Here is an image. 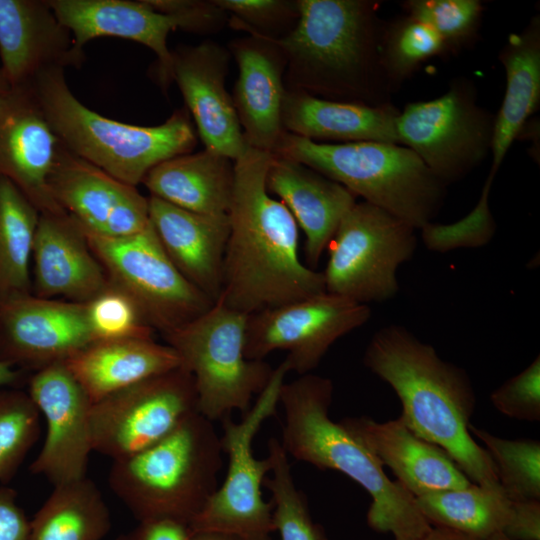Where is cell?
<instances>
[{"label": "cell", "mask_w": 540, "mask_h": 540, "mask_svg": "<svg viewBox=\"0 0 540 540\" xmlns=\"http://www.w3.org/2000/svg\"><path fill=\"white\" fill-rule=\"evenodd\" d=\"M273 157L248 146L234 161L230 232L217 301L246 315L325 292L323 273L300 260L295 219L267 190Z\"/></svg>", "instance_id": "obj_1"}, {"label": "cell", "mask_w": 540, "mask_h": 540, "mask_svg": "<svg viewBox=\"0 0 540 540\" xmlns=\"http://www.w3.org/2000/svg\"><path fill=\"white\" fill-rule=\"evenodd\" d=\"M363 362L395 391L399 418L417 436L444 449L472 483L502 489L490 455L469 431L476 396L463 368L396 324L375 332Z\"/></svg>", "instance_id": "obj_2"}, {"label": "cell", "mask_w": 540, "mask_h": 540, "mask_svg": "<svg viewBox=\"0 0 540 540\" xmlns=\"http://www.w3.org/2000/svg\"><path fill=\"white\" fill-rule=\"evenodd\" d=\"M299 19L278 41L285 86L334 101L392 104L380 45L385 21L372 0H298Z\"/></svg>", "instance_id": "obj_3"}, {"label": "cell", "mask_w": 540, "mask_h": 540, "mask_svg": "<svg viewBox=\"0 0 540 540\" xmlns=\"http://www.w3.org/2000/svg\"><path fill=\"white\" fill-rule=\"evenodd\" d=\"M333 390L329 378L311 373L283 383L279 404L284 451L317 468L341 472L363 487L372 498L366 516L372 530L391 533L395 540H422L432 526L415 497L392 481L380 461L340 422L331 420Z\"/></svg>", "instance_id": "obj_4"}, {"label": "cell", "mask_w": 540, "mask_h": 540, "mask_svg": "<svg viewBox=\"0 0 540 540\" xmlns=\"http://www.w3.org/2000/svg\"><path fill=\"white\" fill-rule=\"evenodd\" d=\"M223 454L213 421L196 412L155 444L114 460L108 483L138 522L190 525L219 487Z\"/></svg>", "instance_id": "obj_5"}, {"label": "cell", "mask_w": 540, "mask_h": 540, "mask_svg": "<svg viewBox=\"0 0 540 540\" xmlns=\"http://www.w3.org/2000/svg\"><path fill=\"white\" fill-rule=\"evenodd\" d=\"M29 88L66 149L128 185L136 187L153 167L191 153L197 144L185 106L160 125L139 126L83 105L70 90L64 69L41 73Z\"/></svg>", "instance_id": "obj_6"}, {"label": "cell", "mask_w": 540, "mask_h": 540, "mask_svg": "<svg viewBox=\"0 0 540 540\" xmlns=\"http://www.w3.org/2000/svg\"><path fill=\"white\" fill-rule=\"evenodd\" d=\"M273 154L320 172L416 229L432 221L446 196L447 186L401 144L320 143L285 132Z\"/></svg>", "instance_id": "obj_7"}, {"label": "cell", "mask_w": 540, "mask_h": 540, "mask_svg": "<svg viewBox=\"0 0 540 540\" xmlns=\"http://www.w3.org/2000/svg\"><path fill=\"white\" fill-rule=\"evenodd\" d=\"M247 319L216 301L201 316L163 335L194 379L199 413L211 421L233 411L246 413L272 376L268 363L245 356Z\"/></svg>", "instance_id": "obj_8"}, {"label": "cell", "mask_w": 540, "mask_h": 540, "mask_svg": "<svg viewBox=\"0 0 540 540\" xmlns=\"http://www.w3.org/2000/svg\"><path fill=\"white\" fill-rule=\"evenodd\" d=\"M283 360L250 409L240 421L223 418L220 442L228 458L225 479L204 509L189 525L191 531H213L232 534L243 540H272L275 532L273 502L262 495L265 477L272 461L254 456L252 444L265 420L275 415L280 390L289 373Z\"/></svg>", "instance_id": "obj_9"}, {"label": "cell", "mask_w": 540, "mask_h": 540, "mask_svg": "<svg viewBox=\"0 0 540 540\" xmlns=\"http://www.w3.org/2000/svg\"><path fill=\"white\" fill-rule=\"evenodd\" d=\"M416 228L368 202H356L327 248L325 291L360 304L393 298L398 267L417 247Z\"/></svg>", "instance_id": "obj_10"}, {"label": "cell", "mask_w": 540, "mask_h": 540, "mask_svg": "<svg viewBox=\"0 0 540 540\" xmlns=\"http://www.w3.org/2000/svg\"><path fill=\"white\" fill-rule=\"evenodd\" d=\"M495 115L477 102L474 83L455 78L441 96L408 103L396 119L399 144L411 149L446 186L492 151Z\"/></svg>", "instance_id": "obj_11"}, {"label": "cell", "mask_w": 540, "mask_h": 540, "mask_svg": "<svg viewBox=\"0 0 540 540\" xmlns=\"http://www.w3.org/2000/svg\"><path fill=\"white\" fill-rule=\"evenodd\" d=\"M86 235L110 282L132 298L150 327L162 335L201 316L215 303L177 270L150 223L125 237Z\"/></svg>", "instance_id": "obj_12"}, {"label": "cell", "mask_w": 540, "mask_h": 540, "mask_svg": "<svg viewBox=\"0 0 540 540\" xmlns=\"http://www.w3.org/2000/svg\"><path fill=\"white\" fill-rule=\"evenodd\" d=\"M198 411L192 375L182 366L117 391L90 410L92 448L114 460L163 439Z\"/></svg>", "instance_id": "obj_13"}, {"label": "cell", "mask_w": 540, "mask_h": 540, "mask_svg": "<svg viewBox=\"0 0 540 540\" xmlns=\"http://www.w3.org/2000/svg\"><path fill=\"white\" fill-rule=\"evenodd\" d=\"M371 317L368 305L322 292L248 315L245 356L263 360L276 350L299 376L314 370L331 345Z\"/></svg>", "instance_id": "obj_14"}, {"label": "cell", "mask_w": 540, "mask_h": 540, "mask_svg": "<svg viewBox=\"0 0 540 540\" xmlns=\"http://www.w3.org/2000/svg\"><path fill=\"white\" fill-rule=\"evenodd\" d=\"M27 392L47 425L44 443L29 471L45 477L53 486L86 477L93 452L92 402L65 362L32 373Z\"/></svg>", "instance_id": "obj_15"}, {"label": "cell", "mask_w": 540, "mask_h": 540, "mask_svg": "<svg viewBox=\"0 0 540 540\" xmlns=\"http://www.w3.org/2000/svg\"><path fill=\"white\" fill-rule=\"evenodd\" d=\"M92 342L85 303L32 293L0 302V363L34 373Z\"/></svg>", "instance_id": "obj_16"}, {"label": "cell", "mask_w": 540, "mask_h": 540, "mask_svg": "<svg viewBox=\"0 0 540 540\" xmlns=\"http://www.w3.org/2000/svg\"><path fill=\"white\" fill-rule=\"evenodd\" d=\"M62 144V143H61ZM59 207L88 234L118 238L136 234L149 221V200L63 145L49 179Z\"/></svg>", "instance_id": "obj_17"}, {"label": "cell", "mask_w": 540, "mask_h": 540, "mask_svg": "<svg viewBox=\"0 0 540 540\" xmlns=\"http://www.w3.org/2000/svg\"><path fill=\"white\" fill-rule=\"evenodd\" d=\"M61 142L30 88L0 95V176L9 179L43 213L63 211L49 179Z\"/></svg>", "instance_id": "obj_18"}, {"label": "cell", "mask_w": 540, "mask_h": 540, "mask_svg": "<svg viewBox=\"0 0 540 540\" xmlns=\"http://www.w3.org/2000/svg\"><path fill=\"white\" fill-rule=\"evenodd\" d=\"M172 56V79L199 138L206 149L235 161L248 145L225 86L230 52L226 46L206 40L193 46H178Z\"/></svg>", "instance_id": "obj_19"}, {"label": "cell", "mask_w": 540, "mask_h": 540, "mask_svg": "<svg viewBox=\"0 0 540 540\" xmlns=\"http://www.w3.org/2000/svg\"><path fill=\"white\" fill-rule=\"evenodd\" d=\"M0 58L11 88H29L41 73L79 68L86 59L49 0H0Z\"/></svg>", "instance_id": "obj_20"}, {"label": "cell", "mask_w": 540, "mask_h": 540, "mask_svg": "<svg viewBox=\"0 0 540 540\" xmlns=\"http://www.w3.org/2000/svg\"><path fill=\"white\" fill-rule=\"evenodd\" d=\"M226 47L238 67L232 100L245 141L273 154L285 133L283 49L278 41L253 34L233 39Z\"/></svg>", "instance_id": "obj_21"}, {"label": "cell", "mask_w": 540, "mask_h": 540, "mask_svg": "<svg viewBox=\"0 0 540 540\" xmlns=\"http://www.w3.org/2000/svg\"><path fill=\"white\" fill-rule=\"evenodd\" d=\"M32 294L87 303L110 283L80 224L66 212L40 214L32 252Z\"/></svg>", "instance_id": "obj_22"}, {"label": "cell", "mask_w": 540, "mask_h": 540, "mask_svg": "<svg viewBox=\"0 0 540 540\" xmlns=\"http://www.w3.org/2000/svg\"><path fill=\"white\" fill-rule=\"evenodd\" d=\"M340 423L415 498L472 484L444 449L417 436L399 417L386 422L346 417Z\"/></svg>", "instance_id": "obj_23"}, {"label": "cell", "mask_w": 540, "mask_h": 540, "mask_svg": "<svg viewBox=\"0 0 540 540\" xmlns=\"http://www.w3.org/2000/svg\"><path fill=\"white\" fill-rule=\"evenodd\" d=\"M58 19L71 31L77 49L101 37L138 42L157 56L154 77L167 92L172 79V51L167 46L175 20L156 11L147 0H49Z\"/></svg>", "instance_id": "obj_24"}, {"label": "cell", "mask_w": 540, "mask_h": 540, "mask_svg": "<svg viewBox=\"0 0 540 540\" xmlns=\"http://www.w3.org/2000/svg\"><path fill=\"white\" fill-rule=\"evenodd\" d=\"M149 221L177 270L216 302L230 232L228 214L191 212L150 196Z\"/></svg>", "instance_id": "obj_25"}, {"label": "cell", "mask_w": 540, "mask_h": 540, "mask_svg": "<svg viewBox=\"0 0 540 540\" xmlns=\"http://www.w3.org/2000/svg\"><path fill=\"white\" fill-rule=\"evenodd\" d=\"M266 186L303 230L305 256L314 269L342 219L356 203V196L320 172L277 155L269 166Z\"/></svg>", "instance_id": "obj_26"}, {"label": "cell", "mask_w": 540, "mask_h": 540, "mask_svg": "<svg viewBox=\"0 0 540 540\" xmlns=\"http://www.w3.org/2000/svg\"><path fill=\"white\" fill-rule=\"evenodd\" d=\"M399 111L393 103L370 106L286 89L282 122L285 132L320 143L399 144L396 131Z\"/></svg>", "instance_id": "obj_27"}, {"label": "cell", "mask_w": 540, "mask_h": 540, "mask_svg": "<svg viewBox=\"0 0 540 540\" xmlns=\"http://www.w3.org/2000/svg\"><path fill=\"white\" fill-rule=\"evenodd\" d=\"M92 403L181 366L177 352L152 338L97 340L65 361Z\"/></svg>", "instance_id": "obj_28"}, {"label": "cell", "mask_w": 540, "mask_h": 540, "mask_svg": "<svg viewBox=\"0 0 540 540\" xmlns=\"http://www.w3.org/2000/svg\"><path fill=\"white\" fill-rule=\"evenodd\" d=\"M234 161L204 149L165 160L142 183L150 196L207 215L228 214L234 189Z\"/></svg>", "instance_id": "obj_29"}, {"label": "cell", "mask_w": 540, "mask_h": 540, "mask_svg": "<svg viewBox=\"0 0 540 540\" xmlns=\"http://www.w3.org/2000/svg\"><path fill=\"white\" fill-rule=\"evenodd\" d=\"M506 75L505 93L495 115L492 166L496 174L522 126L540 104V15L509 35L498 55Z\"/></svg>", "instance_id": "obj_30"}, {"label": "cell", "mask_w": 540, "mask_h": 540, "mask_svg": "<svg viewBox=\"0 0 540 540\" xmlns=\"http://www.w3.org/2000/svg\"><path fill=\"white\" fill-rule=\"evenodd\" d=\"M111 513L87 476L53 486L30 520L29 540H102L111 530Z\"/></svg>", "instance_id": "obj_31"}, {"label": "cell", "mask_w": 540, "mask_h": 540, "mask_svg": "<svg viewBox=\"0 0 540 540\" xmlns=\"http://www.w3.org/2000/svg\"><path fill=\"white\" fill-rule=\"evenodd\" d=\"M416 506L432 527L454 530L473 540H486L503 533L513 513L502 489L472 483L415 498Z\"/></svg>", "instance_id": "obj_32"}, {"label": "cell", "mask_w": 540, "mask_h": 540, "mask_svg": "<svg viewBox=\"0 0 540 540\" xmlns=\"http://www.w3.org/2000/svg\"><path fill=\"white\" fill-rule=\"evenodd\" d=\"M40 212L0 176V302L32 293L31 262Z\"/></svg>", "instance_id": "obj_33"}, {"label": "cell", "mask_w": 540, "mask_h": 540, "mask_svg": "<svg viewBox=\"0 0 540 540\" xmlns=\"http://www.w3.org/2000/svg\"><path fill=\"white\" fill-rule=\"evenodd\" d=\"M449 55L450 51L442 38L418 19L404 14L385 21L380 56L393 91L412 77L426 61Z\"/></svg>", "instance_id": "obj_34"}, {"label": "cell", "mask_w": 540, "mask_h": 540, "mask_svg": "<svg viewBox=\"0 0 540 540\" xmlns=\"http://www.w3.org/2000/svg\"><path fill=\"white\" fill-rule=\"evenodd\" d=\"M268 455L272 475L265 477L263 486L272 494L273 523L281 540H327L324 528L311 516L305 495L295 485L289 456L280 440L269 439Z\"/></svg>", "instance_id": "obj_35"}, {"label": "cell", "mask_w": 540, "mask_h": 540, "mask_svg": "<svg viewBox=\"0 0 540 540\" xmlns=\"http://www.w3.org/2000/svg\"><path fill=\"white\" fill-rule=\"evenodd\" d=\"M470 433L484 444L499 484L511 501L540 500V442L505 439L470 424Z\"/></svg>", "instance_id": "obj_36"}, {"label": "cell", "mask_w": 540, "mask_h": 540, "mask_svg": "<svg viewBox=\"0 0 540 540\" xmlns=\"http://www.w3.org/2000/svg\"><path fill=\"white\" fill-rule=\"evenodd\" d=\"M40 412L27 391L0 387V484L17 474L40 436Z\"/></svg>", "instance_id": "obj_37"}, {"label": "cell", "mask_w": 540, "mask_h": 540, "mask_svg": "<svg viewBox=\"0 0 540 540\" xmlns=\"http://www.w3.org/2000/svg\"><path fill=\"white\" fill-rule=\"evenodd\" d=\"M405 14L432 28L450 54L471 46L479 35L484 6L479 0H407Z\"/></svg>", "instance_id": "obj_38"}, {"label": "cell", "mask_w": 540, "mask_h": 540, "mask_svg": "<svg viewBox=\"0 0 540 540\" xmlns=\"http://www.w3.org/2000/svg\"><path fill=\"white\" fill-rule=\"evenodd\" d=\"M85 305L94 341L152 338L154 329L146 322L136 303L111 282Z\"/></svg>", "instance_id": "obj_39"}, {"label": "cell", "mask_w": 540, "mask_h": 540, "mask_svg": "<svg viewBox=\"0 0 540 540\" xmlns=\"http://www.w3.org/2000/svg\"><path fill=\"white\" fill-rule=\"evenodd\" d=\"M229 15L228 24L237 30L280 41L299 19L298 0H216Z\"/></svg>", "instance_id": "obj_40"}, {"label": "cell", "mask_w": 540, "mask_h": 540, "mask_svg": "<svg viewBox=\"0 0 540 540\" xmlns=\"http://www.w3.org/2000/svg\"><path fill=\"white\" fill-rule=\"evenodd\" d=\"M495 175L489 173L477 205L466 217L449 225L430 222L421 228L423 239L431 249L447 250L459 246H481L489 241L495 231V223L488 203Z\"/></svg>", "instance_id": "obj_41"}, {"label": "cell", "mask_w": 540, "mask_h": 540, "mask_svg": "<svg viewBox=\"0 0 540 540\" xmlns=\"http://www.w3.org/2000/svg\"><path fill=\"white\" fill-rule=\"evenodd\" d=\"M503 415L523 421L540 420V358L537 356L523 371L505 381L490 396Z\"/></svg>", "instance_id": "obj_42"}, {"label": "cell", "mask_w": 540, "mask_h": 540, "mask_svg": "<svg viewBox=\"0 0 540 540\" xmlns=\"http://www.w3.org/2000/svg\"><path fill=\"white\" fill-rule=\"evenodd\" d=\"M156 11L171 16L177 29L212 35L220 32L229 22V15L216 0H147Z\"/></svg>", "instance_id": "obj_43"}, {"label": "cell", "mask_w": 540, "mask_h": 540, "mask_svg": "<svg viewBox=\"0 0 540 540\" xmlns=\"http://www.w3.org/2000/svg\"><path fill=\"white\" fill-rule=\"evenodd\" d=\"M17 495L13 488L0 484V540H29L30 519Z\"/></svg>", "instance_id": "obj_44"}, {"label": "cell", "mask_w": 540, "mask_h": 540, "mask_svg": "<svg viewBox=\"0 0 540 540\" xmlns=\"http://www.w3.org/2000/svg\"><path fill=\"white\" fill-rule=\"evenodd\" d=\"M503 534L511 540H540V500L513 501Z\"/></svg>", "instance_id": "obj_45"}, {"label": "cell", "mask_w": 540, "mask_h": 540, "mask_svg": "<svg viewBox=\"0 0 540 540\" xmlns=\"http://www.w3.org/2000/svg\"><path fill=\"white\" fill-rule=\"evenodd\" d=\"M192 531L188 524L173 520L140 521L128 532L115 540H191Z\"/></svg>", "instance_id": "obj_46"}, {"label": "cell", "mask_w": 540, "mask_h": 540, "mask_svg": "<svg viewBox=\"0 0 540 540\" xmlns=\"http://www.w3.org/2000/svg\"><path fill=\"white\" fill-rule=\"evenodd\" d=\"M539 120L536 117H531L520 129L516 139H524L531 143L529 155L537 164H539Z\"/></svg>", "instance_id": "obj_47"}, {"label": "cell", "mask_w": 540, "mask_h": 540, "mask_svg": "<svg viewBox=\"0 0 540 540\" xmlns=\"http://www.w3.org/2000/svg\"><path fill=\"white\" fill-rule=\"evenodd\" d=\"M24 375V372L0 363V387H19Z\"/></svg>", "instance_id": "obj_48"}, {"label": "cell", "mask_w": 540, "mask_h": 540, "mask_svg": "<svg viewBox=\"0 0 540 540\" xmlns=\"http://www.w3.org/2000/svg\"><path fill=\"white\" fill-rule=\"evenodd\" d=\"M422 540H473L454 530L443 527H432Z\"/></svg>", "instance_id": "obj_49"}, {"label": "cell", "mask_w": 540, "mask_h": 540, "mask_svg": "<svg viewBox=\"0 0 540 540\" xmlns=\"http://www.w3.org/2000/svg\"><path fill=\"white\" fill-rule=\"evenodd\" d=\"M191 540H243L242 538L223 532L200 531L193 532Z\"/></svg>", "instance_id": "obj_50"}, {"label": "cell", "mask_w": 540, "mask_h": 540, "mask_svg": "<svg viewBox=\"0 0 540 540\" xmlns=\"http://www.w3.org/2000/svg\"><path fill=\"white\" fill-rule=\"evenodd\" d=\"M10 85L2 71V69L0 68V95L3 94L4 92L8 91L10 89Z\"/></svg>", "instance_id": "obj_51"}, {"label": "cell", "mask_w": 540, "mask_h": 540, "mask_svg": "<svg viewBox=\"0 0 540 540\" xmlns=\"http://www.w3.org/2000/svg\"><path fill=\"white\" fill-rule=\"evenodd\" d=\"M486 540H511L508 537H506L503 533H498Z\"/></svg>", "instance_id": "obj_52"}]
</instances>
